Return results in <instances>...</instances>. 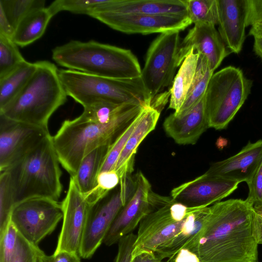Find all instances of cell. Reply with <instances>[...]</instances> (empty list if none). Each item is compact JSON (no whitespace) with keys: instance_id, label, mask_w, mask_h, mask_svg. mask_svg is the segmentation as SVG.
<instances>
[{"instance_id":"cell-44","label":"cell","mask_w":262,"mask_h":262,"mask_svg":"<svg viewBox=\"0 0 262 262\" xmlns=\"http://www.w3.org/2000/svg\"><path fill=\"white\" fill-rule=\"evenodd\" d=\"M131 262H165L160 258L155 252H143L133 258Z\"/></svg>"},{"instance_id":"cell-5","label":"cell","mask_w":262,"mask_h":262,"mask_svg":"<svg viewBox=\"0 0 262 262\" xmlns=\"http://www.w3.org/2000/svg\"><path fill=\"white\" fill-rule=\"evenodd\" d=\"M37 68L27 84L0 114L19 122L48 129L54 113L67 99L58 71L48 61L36 62Z\"/></svg>"},{"instance_id":"cell-37","label":"cell","mask_w":262,"mask_h":262,"mask_svg":"<svg viewBox=\"0 0 262 262\" xmlns=\"http://www.w3.org/2000/svg\"><path fill=\"white\" fill-rule=\"evenodd\" d=\"M247 184L249 192L246 200L253 207L262 205V161Z\"/></svg>"},{"instance_id":"cell-15","label":"cell","mask_w":262,"mask_h":262,"mask_svg":"<svg viewBox=\"0 0 262 262\" xmlns=\"http://www.w3.org/2000/svg\"><path fill=\"white\" fill-rule=\"evenodd\" d=\"M135 178V191L108 230L103 242L106 246H112L122 237L132 233L151 210L150 193L152 190L149 182L140 171Z\"/></svg>"},{"instance_id":"cell-19","label":"cell","mask_w":262,"mask_h":262,"mask_svg":"<svg viewBox=\"0 0 262 262\" xmlns=\"http://www.w3.org/2000/svg\"><path fill=\"white\" fill-rule=\"evenodd\" d=\"M217 5L218 32L231 53L238 54L246 37L248 0H217Z\"/></svg>"},{"instance_id":"cell-1","label":"cell","mask_w":262,"mask_h":262,"mask_svg":"<svg viewBox=\"0 0 262 262\" xmlns=\"http://www.w3.org/2000/svg\"><path fill=\"white\" fill-rule=\"evenodd\" d=\"M184 249L200 262L257 261L253 206L242 199L214 203L201 230Z\"/></svg>"},{"instance_id":"cell-34","label":"cell","mask_w":262,"mask_h":262,"mask_svg":"<svg viewBox=\"0 0 262 262\" xmlns=\"http://www.w3.org/2000/svg\"><path fill=\"white\" fill-rule=\"evenodd\" d=\"M15 206L13 193L7 173H0V234L10 221L11 214Z\"/></svg>"},{"instance_id":"cell-12","label":"cell","mask_w":262,"mask_h":262,"mask_svg":"<svg viewBox=\"0 0 262 262\" xmlns=\"http://www.w3.org/2000/svg\"><path fill=\"white\" fill-rule=\"evenodd\" d=\"M90 16L115 30L126 34L146 35L181 31L192 24L187 14L147 15L101 12Z\"/></svg>"},{"instance_id":"cell-14","label":"cell","mask_w":262,"mask_h":262,"mask_svg":"<svg viewBox=\"0 0 262 262\" xmlns=\"http://www.w3.org/2000/svg\"><path fill=\"white\" fill-rule=\"evenodd\" d=\"M61 204L63 223L54 252L66 251L78 254L91 206L72 177Z\"/></svg>"},{"instance_id":"cell-31","label":"cell","mask_w":262,"mask_h":262,"mask_svg":"<svg viewBox=\"0 0 262 262\" xmlns=\"http://www.w3.org/2000/svg\"><path fill=\"white\" fill-rule=\"evenodd\" d=\"M17 46L12 38L0 34V79L26 60Z\"/></svg>"},{"instance_id":"cell-6","label":"cell","mask_w":262,"mask_h":262,"mask_svg":"<svg viewBox=\"0 0 262 262\" xmlns=\"http://www.w3.org/2000/svg\"><path fill=\"white\" fill-rule=\"evenodd\" d=\"M58 74L67 95L83 107L102 102L144 106L152 103L140 77L113 79L70 69L59 70Z\"/></svg>"},{"instance_id":"cell-41","label":"cell","mask_w":262,"mask_h":262,"mask_svg":"<svg viewBox=\"0 0 262 262\" xmlns=\"http://www.w3.org/2000/svg\"><path fill=\"white\" fill-rule=\"evenodd\" d=\"M254 230L256 241L262 244V205L253 207Z\"/></svg>"},{"instance_id":"cell-39","label":"cell","mask_w":262,"mask_h":262,"mask_svg":"<svg viewBox=\"0 0 262 262\" xmlns=\"http://www.w3.org/2000/svg\"><path fill=\"white\" fill-rule=\"evenodd\" d=\"M38 254L42 262H81L79 254L74 252L61 251L49 256L38 248Z\"/></svg>"},{"instance_id":"cell-35","label":"cell","mask_w":262,"mask_h":262,"mask_svg":"<svg viewBox=\"0 0 262 262\" xmlns=\"http://www.w3.org/2000/svg\"><path fill=\"white\" fill-rule=\"evenodd\" d=\"M18 232L10 221L5 230L0 234V262H10L16 250Z\"/></svg>"},{"instance_id":"cell-18","label":"cell","mask_w":262,"mask_h":262,"mask_svg":"<svg viewBox=\"0 0 262 262\" xmlns=\"http://www.w3.org/2000/svg\"><path fill=\"white\" fill-rule=\"evenodd\" d=\"M261 161L262 139L254 143L249 142L236 155L212 163L204 174L248 184Z\"/></svg>"},{"instance_id":"cell-32","label":"cell","mask_w":262,"mask_h":262,"mask_svg":"<svg viewBox=\"0 0 262 262\" xmlns=\"http://www.w3.org/2000/svg\"><path fill=\"white\" fill-rule=\"evenodd\" d=\"M105 1L98 0H56L48 8L54 16L61 11L84 14L91 16Z\"/></svg>"},{"instance_id":"cell-33","label":"cell","mask_w":262,"mask_h":262,"mask_svg":"<svg viewBox=\"0 0 262 262\" xmlns=\"http://www.w3.org/2000/svg\"><path fill=\"white\" fill-rule=\"evenodd\" d=\"M141 112L110 146L99 173L114 169L128 139L139 120Z\"/></svg>"},{"instance_id":"cell-8","label":"cell","mask_w":262,"mask_h":262,"mask_svg":"<svg viewBox=\"0 0 262 262\" xmlns=\"http://www.w3.org/2000/svg\"><path fill=\"white\" fill-rule=\"evenodd\" d=\"M252 83L233 66L213 73L205 95L209 127L221 130L227 127L250 94Z\"/></svg>"},{"instance_id":"cell-28","label":"cell","mask_w":262,"mask_h":262,"mask_svg":"<svg viewBox=\"0 0 262 262\" xmlns=\"http://www.w3.org/2000/svg\"><path fill=\"white\" fill-rule=\"evenodd\" d=\"M207 59L199 54L196 72L185 100L176 116H182L194 106L205 96L210 79L213 74Z\"/></svg>"},{"instance_id":"cell-10","label":"cell","mask_w":262,"mask_h":262,"mask_svg":"<svg viewBox=\"0 0 262 262\" xmlns=\"http://www.w3.org/2000/svg\"><path fill=\"white\" fill-rule=\"evenodd\" d=\"M181 42L180 31L164 32L147 51L140 78L152 103L159 93L171 85L176 70L182 63L179 56Z\"/></svg>"},{"instance_id":"cell-4","label":"cell","mask_w":262,"mask_h":262,"mask_svg":"<svg viewBox=\"0 0 262 262\" xmlns=\"http://www.w3.org/2000/svg\"><path fill=\"white\" fill-rule=\"evenodd\" d=\"M52 59L70 70L106 78L140 77L141 68L133 52L94 40H71L52 50Z\"/></svg>"},{"instance_id":"cell-9","label":"cell","mask_w":262,"mask_h":262,"mask_svg":"<svg viewBox=\"0 0 262 262\" xmlns=\"http://www.w3.org/2000/svg\"><path fill=\"white\" fill-rule=\"evenodd\" d=\"M135 178L131 175L120 180L119 185L91 206L86 221L79 255L91 258L103 242L116 216L133 194Z\"/></svg>"},{"instance_id":"cell-17","label":"cell","mask_w":262,"mask_h":262,"mask_svg":"<svg viewBox=\"0 0 262 262\" xmlns=\"http://www.w3.org/2000/svg\"><path fill=\"white\" fill-rule=\"evenodd\" d=\"M191 51L203 55L213 72L231 53L215 26L203 23L194 24L181 42L179 56L182 62Z\"/></svg>"},{"instance_id":"cell-24","label":"cell","mask_w":262,"mask_h":262,"mask_svg":"<svg viewBox=\"0 0 262 262\" xmlns=\"http://www.w3.org/2000/svg\"><path fill=\"white\" fill-rule=\"evenodd\" d=\"M199 54L191 51L184 59L176 75L169 90L168 108L177 113L183 105L193 82Z\"/></svg>"},{"instance_id":"cell-21","label":"cell","mask_w":262,"mask_h":262,"mask_svg":"<svg viewBox=\"0 0 262 262\" xmlns=\"http://www.w3.org/2000/svg\"><path fill=\"white\" fill-rule=\"evenodd\" d=\"M160 112L150 105L145 106L139 120L128 139L114 168L120 180L131 175L134 170L135 156L145 137L155 128Z\"/></svg>"},{"instance_id":"cell-36","label":"cell","mask_w":262,"mask_h":262,"mask_svg":"<svg viewBox=\"0 0 262 262\" xmlns=\"http://www.w3.org/2000/svg\"><path fill=\"white\" fill-rule=\"evenodd\" d=\"M38 248L30 244L18 233L16 250L10 262H36Z\"/></svg>"},{"instance_id":"cell-26","label":"cell","mask_w":262,"mask_h":262,"mask_svg":"<svg viewBox=\"0 0 262 262\" xmlns=\"http://www.w3.org/2000/svg\"><path fill=\"white\" fill-rule=\"evenodd\" d=\"M110 145L100 146L88 154L81 161L76 174L70 177L84 195L96 187L98 175Z\"/></svg>"},{"instance_id":"cell-16","label":"cell","mask_w":262,"mask_h":262,"mask_svg":"<svg viewBox=\"0 0 262 262\" xmlns=\"http://www.w3.org/2000/svg\"><path fill=\"white\" fill-rule=\"evenodd\" d=\"M239 183L203 174L173 188L171 197L189 208H205L220 202L238 187Z\"/></svg>"},{"instance_id":"cell-40","label":"cell","mask_w":262,"mask_h":262,"mask_svg":"<svg viewBox=\"0 0 262 262\" xmlns=\"http://www.w3.org/2000/svg\"><path fill=\"white\" fill-rule=\"evenodd\" d=\"M247 27L262 24V0H248Z\"/></svg>"},{"instance_id":"cell-45","label":"cell","mask_w":262,"mask_h":262,"mask_svg":"<svg viewBox=\"0 0 262 262\" xmlns=\"http://www.w3.org/2000/svg\"><path fill=\"white\" fill-rule=\"evenodd\" d=\"M253 49L255 53L262 59V35L253 36Z\"/></svg>"},{"instance_id":"cell-43","label":"cell","mask_w":262,"mask_h":262,"mask_svg":"<svg viewBox=\"0 0 262 262\" xmlns=\"http://www.w3.org/2000/svg\"><path fill=\"white\" fill-rule=\"evenodd\" d=\"M14 33V29L11 25L4 12L0 9V34L12 39Z\"/></svg>"},{"instance_id":"cell-46","label":"cell","mask_w":262,"mask_h":262,"mask_svg":"<svg viewBox=\"0 0 262 262\" xmlns=\"http://www.w3.org/2000/svg\"><path fill=\"white\" fill-rule=\"evenodd\" d=\"M249 35L252 36L256 35H262V24L251 26Z\"/></svg>"},{"instance_id":"cell-20","label":"cell","mask_w":262,"mask_h":262,"mask_svg":"<svg viewBox=\"0 0 262 262\" xmlns=\"http://www.w3.org/2000/svg\"><path fill=\"white\" fill-rule=\"evenodd\" d=\"M166 134L178 144H194L208 128L205 96L191 110L182 116L171 114L164 120Z\"/></svg>"},{"instance_id":"cell-3","label":"cell","mask_w":262,"mask_h":262,"mask_svg":"<svg viewBox=\"0 0 262 262\" xmlns=\"http://www.w3.org/2000/svg\"><path fill=\"white\" fill-rule=\"evenodd\" d=\"M60 164L50 135L5 170L15 205L34 198L58 201L62 191Z\"/></svg>"},{"instance_id":"cell-22","label":"cell","mask_w":262,"mask_h":262,"mask_svg":"<svg viewBox=\"0 0 262 262\" xmlns=\"http://www.w3.org/2000/svg\"><path fill=\"white\" fill-rule=\"evenodd\" d=\"M101 12L147 15L187 14L186 0H106L94 13Z\"/></svg>"},{"instance_id":"cell-13","label":"cell","mask_w":262,"mask_h":262,"mask_svg":"<svg viewBox=\"0 0 262 262\" xmlns=\"http://www.w3.org/2000/svg\"><path fill=\"white\" fill-rule=\"evenodd\" d=\"M50 135L49 129L0 114V171L6 170Z\"/></svg>"},{"instance_id":"cell-42","label":"cell","mask_w":262,"mask_h":262,"mask_svg":"<svg viewBox=\"0 0 262 262\" xmlns=\"http://www.w3.org/2000/svg\"><path fill=\"white\" fill-rule=\"evenodd\" d=\"M165 262H200L198 256L187 249H182L171 259Z\"/></svg>"},{"instance_id":"cell-27","label":"cell","mask_w":262,"mask_h":262,"mask_svg":"<svg viewBox=\"0 0 262 262\" xmlns=\"http://www.w3.org/2000/svg\"><path fill=\"white\" fill-rule=\"evenodd\" d=\"M36 62H23L16 69L0 79V110L9 103L23 89L35 72Z\"/></svg>"},{"instance_id":"cell-30","label":"cell","mask_w":262,"mask_h":262,"mask_svg":"<svg viewBox=\"0 0 262 262\" xmlns=\"http://www.w3.org/2000/svg\"><path fill=\"white\" fill-rule=\"evenodd\" d=\"M186 13L192 24H218L217 0H186Z\"/></svg>"},{"instance_id":"cell-11","label":"cell","mask_w":262,"mask_h":262,"mask_svg":"<svg viewBox=\"0 0 262 262\" xmlns=\"http://www.w3.org/2000/svg\"><path fill=\"white\" fill-rule=\"evenodd\" d=\"M62 218L61 204L58 201L34 198L15 205L10 221L27 241L38 246L55 230Z\"/></svg>"},{"instance_id":"cell-23","label":"cell","mask_w":262,"mask_h":262,"mask_svg":"<svg viewBox=\"0 0 262 262\" xmlns=\"http://www.w3.org/2000/svg\"><path fill=\"white\" fill-rule=\"evenodd\" d=\"M209 207L199 208L192 212L181 231L155 252L162 260L171 259L199 232L202 229Z\"/></svg>"},{"instance_id":"cell-2","label":"cell","mask_w":262,"mask_h":262,"mask_svg":"<svg viewBox=\"0 0 262 262\" xmlns=\"http://www.w3.org/2000/svg\"><path fill=\"white\" fill-rule=\"evenodd\" d=\"M145 106L135 104L113 121L100 123L80 115L63 122L52 136L58 160L74 177L85 156L96 148L110 145L141 112Z\"/></svg>"},{"instance_id":"cell-25","label":"cell","mask_w":262,"mask_h":262,"mask_svg":"<svg viewBox=\"0 0 262 262\" xmlns=\"http://www.w3.org/2000/svg\"><path fill=\"white\" fill-rule=\"evenodd\" d=\"M53 16L48 7L32 11L19 24L12 40L21 47L33 43L42 36Z\"/></svg>"},{"instance_id":"cell-48","label":"cell","mask_w":262,"mask_h":262,"mask_svg":"<svg viewBox=\"0 0 262 262\" xmlns=\"http://www.w3.org/2000/svg\"><path fill=\"white\" fill-rule=\"evenodd\" d=\"M246 262H257V261H246Z\"/></svg>"},{"instance_id":"cell-47","label":"cell","mask_w":262,"mask_h":262,"mask_svg":"<svg viewBox=\"0 0 262 262\" xmlns=\"http://www.w3.org/2000/svg\"><path fill=\"white\" fill-rule=\"evenodd\" d=\"M36 262H42L41 259L38 254V250H37V261Z\"/></svg>"},{"instance_id":"cell-29","label":"cell","mask_w":262,"mask_h":262,"mask_svg":"<svg viewBox=\"0 0 262 262\" xmlns=\"http://www.w3.org/2000/svg\"><path fill=\"white\" fill-rule=\"evenodd\" d=\"M44 0H0L3 10L15 30L20 21L32 11L45 7Z\"/></svg>"},{"instance_id":"cell-38","label":"cell","mask_w":262,"mask_h":262,"mask_svg":"<svg viewBox=\"0 0 262 262\" xmlns=\"http://www.w3.org/2000/svg\"><path fill=\"white\" fill-rule=\"evenodd\" d=\"M137 234L133 232L121 238L118 242V249L115 262H131Z\"/></svg>"},{"instance_id":"cell-7","label":"cell","mask_w":262,"mask_h":262,"mask_svg":"<svg viewBox=\"0 0 262 262\" xmlns=\"http://www.w3.org/2000/svg\"><path fill=\"white\" fill-rule=\"evenodd\" d=\"M150 211L141 220L132 258L143 252H155L183 229L190 214L199 208H189L152 191Z\"/></svg>"}]
</instances>
